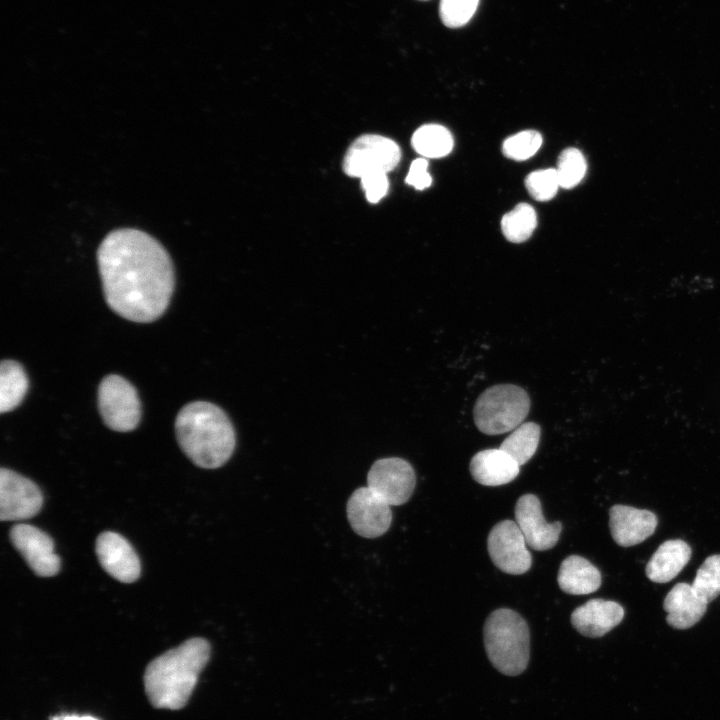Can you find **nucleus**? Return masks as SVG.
I'll list each match as a JSON object with an SVG mask.
<instances>
[{
	"label": "nucleus",
	"instance_id": "nucleus-28",
	"mask_svg": "<svg viewBox=\"0 0 720 720\" xmlns=\"http://www.w3.org/2000/svg\"><path fill=\"white\" fill-rule=\"evenodd\" d=\"M525 186L534 199L547 201L555 196L560 184L556 170L548 168L530 173L525 179Z\"/></svg>",
	"mask_w": 720,
	"mask_h": 720
},
{
	"label": "nucleus",
	"instance_id": "nucleus-1",
	"mask_svg": "<svg viewBox=\"0 0 720 720\" xmlns=\"http://www.w3.org/2000/svg\"><path fill=\"white\" fill-rule=\"evenodd\" d=\"M105 300L121 317L139 323L158 319L175 285L165 248L146 232L122 228L110 232L97 251Z\"/></svg>",
	"mask_w": 720,
	"mask_h": 720
},
{
	"label": "nucleus",
	"instance_id": "nucleus-10",
	"mask_svg": "<svg viewBox=\"0 0 720 720\" xmlns=\"http://www.w3.org/2000/svg\"><path fill=\"white\" fill-rule=\"evenodd\" d=\"M43 496L30 479L6 468L0 470V519L25 520L41 509Z\"/></svg>",
	"mask_w": 720,
	"mask_h": 720
},
{
	"label": "nucleus",
	"instance_id": "nucleus-5",
	"mask_svg": "<svg viewBox=\"0 0 720 720\" xmlns=\"http://www.w3.org/2000/svg\"><path fill=\"white\" fill-rule=\"evenodd\" d=\"M530 409L527 392L513 384L486 389L474 405L477 428L487 435L510 432L522 424Z\"/></svg>",
	"mask_w": 720,
	"mask_h": 720
},
{
	"label": "nucleus",
	"instance_id": "nucleus-6",
	"mask_svg": "<svg viewBox=\"0 0 720 720\" xmlns=\"http://www.w3.org/2000/svg\"><path fill=\"white\" fill-rule=\"evenodd\" d=\"M98 407L107 427L118 432L134 430L141 418V403L135 387L119 375H108L98 388Z\"/></svg>",
	"mask_w": 720,
	"mask_h": 720
},
{
	"label": "nucleus",
	"instance_id": "nucleus-13",
	"mask_svg": "<svg viewBox=\"0 0 720 720\" xmlns=\"http://www.w3.org/2000/svg\"><path fill=\"white\" fill-rule=\"evenodd\" d=\"M515 522L520 528L527 545L536 551L553 548L558 542L562 531L561 522H546L542 514L540 500L533 494H524L517 500Z\"/></svg>",
	"mask_w": 720,
	"mask_h": 720
},
{
	"label": "nucleus",
	"instance_id": "nucleus-7",
	"mask_svg": "<svg viewBox=\"0 0 720 720\" xmlns=\"http://www.w3.org/2000/svg\"><path fill=\"white\" fill-rule=\"evenodd\" d=\"M399 146L391 139L380 135H363L348 148L344 157L343 169L353 177H363L372 173H386L399 163Z\"/></svg>",
	"mask_w": 720,
	"mask_h": 720
},
{
	"label": "nucleus",
	"instance_id": "nucleus-27",
	"mask_svg": "<svg viewBox=\"0 0 720 720\" xmlns=\"http://www.w3.org/2000/svg\"><path fill=\"white\" fill-rule=\"evenodd\" d=\"M542 145V136L535 130H524L507 138L503 143V154L512 160L529 159Z\"/></svg>",
	"mask_w": 720,
	"mask_h": 720
},
{
	"label": "nucleus",
	"instance_id": "nucleus-16",
	"mask_svg": "<svg viewBox=\"0 0 720 720\" xmlns=\"http://www.w3.org/2000/svg\"><path fill=\"white\" fill-rule=\"evenodd\" d=\"M623 607L604 599H591L571 614L572 626L583 636L602 637L616 627L624 617Z\"/></svg>",
	"mask_w": 720,
	"mask_h": 720
},
{
	"label": "nucleus",
	"instance_id": "nucleus-12",
	"mask_svg": "<svg viewBox=\"0 0 720 720\" xmlns=\"http://www.w3.org/2000/svg\"><path fill=\"white\" fill-rule=\"evenodd\" d=\"M347 517L352 529L360 536L375 538L390 527V505L369 487L356 489L347 502Z\"/></svg>",
	"mask_w": 720,
	"mask_h": 720
},
{
	"label": "nucleus",
	"instance_id": "nucleus-18",
	"mask_svg": "<svg viewBox=\"0 0 720 720\" xmlns=\"http://www.w3.org/2000/svg\"><path fill=\"white\" fill-rule=\"evenodd\" d=\"M520 465L500 448L476 453L470 461V473L474 480L485 486H500L514 480Z\"/></svg>",
	"mask_w": 720,
	"mask_h": 720
},
{
	"label": "nucleus",
	"instance_id": "nucleus-8",
	"mask_svg": "<svg viewBox=\"0 0 720 720\" xmlns=\"http://www.w3.org/2000/svg\"><path fill=\"white\" fill-rule=\"evenodd\" d=\"M527 542L515 520L497 523L487 538V549L494 565L501 571L520 575L526 573L532 564Z\"/></svg>",
	"mask_w": 720,
	"mask_h": 720
},
{
	"label": "nucleus",
	"instance_id": "nucleus-20",
	"mask_svg": "<svg viewBox=\"0 0 720 720\" xmlns=\"http://www.w3.org/2000/svg\"><path fill=\"white\" fill-rule=\"evenodd\" d=\"M557 581L560 589L565 593L585 595L599 589L601 574L587 559L570 555L562 561Z\"/></svg>",
	"mask_w": 720,
	"mask_h": 720
},
{
	"label": "nucleus",
	"instance_id": "nucleus-11",
	"mask_svg": "<svg viewBox=\"0 0 720 720\" xmlns=\"http://www.w3.org/2000/svg\"><path fill=\"white\" fill-rule=\"evenodd\" d=\"M10 541L30 569L40 577H51L60 570V558L54 553L52 538L39 528L18 523L11 527Z\"/></svg>",
	"mask_w": 720,
	"mask_h": 720
},
{
	"label": "nucleus",
	"instance_id": "nucleus-14",
	"mask_svg": "<svg viewBox=\"0 0 720 720\" xmlns=\"http://www.w3.org/2000/svg\"><path fill=\"white\" fill-rule=\"evenodd\" d=\"M95 550L102 568L113 578L123 583H132L139 578V557L122 535L112 531L99 534Z\"/></svg>",
	"mask_w": 720,
	"mask_h": 720
},
{
	"label": "nucleus",
	"instance_id": "nucleus-23",
	"mask_svg": "<svg viewBox=\"0 0 720 720\" xmlns=\"http://www.w3.org/2000/svg\"><path fill=\"white\" fill-rule=\"evenodd\" d=\"M540 426L526 422L512 430L504 439L500 449L511 456L520 466L528 462L535 454L540 440Z\"/></svg>",
	"mask_w": 720,
	"mask_h": 720
},
{
	"label": "nucleus",
	"instance_id": "nucleus-4",
	"mask_svg": "<svg viewBox=\"0 0 720 720\" xmlns=\"http://www.w3.org/2000/svg\"><path fill=\"white\" fill-rule=\"evenodd\" d=\"M484 646L493 667L507 676L522 674L529 663L530 634L525 619L517 612L493 611L483 628Z\"/></svg>",
	"mask_w": 720,
	"mask_h": 720
},
{
	"label": "nucleus",
	"instance_id": "nucleus-31",
	"mask_svg": "<svg viewBox=\"0 0 720 720\" xmlns=\"http://www.w3.org/2000/svg\"><path fill=\"white\" fill-rule=\"evenodd\" d=\"M405 181L417 190L426 189L431 185L432 178L428 172V162L424 157L415 159L411 163Z\"/></svg>",
	"mask_w": 720,
	"mask_h": 720
},
{
	"label": "nucleus",
	"instance_id": "nucleus-29",
	"mask_svg": "<svg viewBox=\"0 0 720 720\" xmlns=\"http://www.w3.org/2000/svg\"><path fill=\"white\" fill-rule=\"evenodd\" d=\"M478 3L479 0H441V20L447 27H461L472 18Z\"/></svg>",
	"mask_w": 720,
	"mask_h": 720
},
{
	"label": "nucleus",
	"instance_id": "nucleus-15",
	"mask_svg": "<svg viewBox=\"0 0 720 720\" xmlns=\"http://www.w3.org/2000/svg\"><path fill=\"white\" fill-rule=\"evenodd\" d=\"M658 520L654 513L626 505H614L609 510V526L614 541L622 547L639 544L651 536Z\"/></svg>",
	"mask_w": 720,
	"mask_h": 720
},
{
	"label": "nucleus",
	"instance_id": "nucleus-2",
	"mask_svg": "<svg viewBox=\"0 0 720 720\" xmlns=\"http://www.w3.org/2000/svg\"><path fill=\"white\" fill-rule=\"evenodd\" d=\"M209 658L210 644L204 638L195 637L153 659L144 674L150 703L161 709L184 707Z\"/></svg>",
	"mask_w": 720,
	"mask_h": 720
},
{
	"label": "nucleus",
	"instance_id": "nucleus-32",
	"mask_svg": "<svg viewBox=\"0 0 720 720\" xmlns=\"http://www.w3.org/2000/svg\"><path fill=\"white\" fill-rule=\"evenodd\" d=\"M52 720H98V719L93 718L91 716L69 715V716H62V717H54Z\"/></svg>",
	"mask_w": 720,
	"mask_h": 720
},
{
	"label": "nucleus",
	"instance_id": "nucleus-21",
	"mask_svg": "<svg viewBox=\"0 0 720 720\" xmlns=\"http://www.w3.org/2000/svg\"><path fill=\"white\" fill-rule=\"evenodd\" d=\"M28 389V378L23 367L16 361L3 360L0 365V412L15 409Z\"/></svg>",
	"mask_w": 720,
	"mask_h": 720
},
{
	"label": "nucleus",
	"instance_id": "nucleus-3",
	"mask_svg": "<svg viewBox=\"0 0 720 720\" xmlns=\"http://www.w3.org/2000/svg\"><path fill=\"white\" fill-rule=\"evenodd\" d=\"M175 431L182 451L201 468L221 467L235 448V432L229 417L210 402L195 401L183 406L176 417Z\"/></svg>",
	"mask_w": 720,
	"mask_h": 720
},
{
	"label": "nucleus",
	"instance_id": "nucleus-25",
	"mask_svg": "<svg viewBox=\"0 0 720 720\" xmlns=\"http://www.w3.org/2000/svg\"><path fill=\"white\" fill-rule=\"evenodd\" d=\"M587 169L583 154L576 148H567L561 152L555 168L561 188L571 189L578 185Z\"/></svg>",
	"mask_w": 720,
	"mask_h": 720
},
{
	"label": "nucleus",
	"instance_id": "nucleus-24",
	"mask_svg": "<svg viewBox=\"0 0 720 720\" xmlns=\"http://www.w3.org/2000/svg\"><path fill=\"white\" fill-rule=\"evenodd\" d=\"M537 226L534 208L527 203L516 205L501 220V230L505 238L513 243H521L530 238Z\"/></svg>",
	"mask_w": 720,
	"mask_h": 720
},
{
	"label": "nucleus",
	"instance_id": "nucleus-19",
	"mask_svg": "<svg viewBox=\"0 0 720 720\" xmlns=\"http://www.w3.org/2000/svg\"><path fill=\"white\" fill-rule=\"evenodd\" d=\"M691 557V548L683 540L663 542L646 565L647 577L655 583H667L674 579L686 566Z\"/></svg>",
	"mask_w": 720,
	"mask_h": 720
},
{
	"label": "nucleus",
	"instance_id": "nucleus-30",
	"mask_svg": "<svg viewBox=\"0 0 720 720\" xmlns=\"http://www.w3.org/2000/svg\"><path fill=\"white\" fill-rule=\"evenodd\" d=\"M366 198L371 203L379 202L388 191L389 183L386 173H372L361 177Z\"/></svg>",
	"mask_w": 720,
	"mask_h": 720
},
{
	"label": "nucleus",
	"instance_id": "nucleus-17",
	"mask_svg": "<svg viewBox=\"0 0 720 720\" xmlns=\"http://www.w3.org/2000/svg\"><path fill=\"white\" fill-rule=\"evenodd\" d=\"M707 604L691 584L677 583L663 602V608L667 612L666 621L672 628L688 629L703 617Z\"/></svg>",
	"mask_w": 720,
	"mask_h": 720
},
{
	"label": "nucleus",
	"instance_id": "nucleus-26",
	"mask_svg": "<svg viewBox=\"0 0 720 720\" xmlns=\"http://www.w3.org/2000/svg\"><path fill=\"white\" fill-rule=\"evenodd\" d=\"M696 593L707 603L720 594V555L707 557L697 570L691 584Z\"/></svg>",
	"mask_w": 720,
	"mask_h": 720
},
{
	"label": "nucleus",
	"instance_id": "nucleus-22",
	"mask_svg": "<svg viewBox=\"0 0 720 720\" xmlns=\"http://www.w3.org/2000/svg\"><path fill=\"white\" fill-rule=\"evenodd\" d=\"M411 143L423 157L441 158L451 152L454 141L450 131L444 126L426 124L415 131Z\"/></svg>",
	"mask_w": 720,
	"mask_h": 720
},
{
	"label": "nucleus",
	"instance_id": "nucleus-9",
	"mask_svg": "<svg viewBox=\"0 0 720 720\" xmlns=\"http://www.w3.org/2000/svg\"><path fill=\"white\" fill-rule=\"evenodd\" d=\"M415 484L413 467L409 462L398 457L377 460L367 474V487L390 506L407 502Z\"/></svg>",
	"mask_w": 720,
	"mask_h": 720
}]
</instances>
